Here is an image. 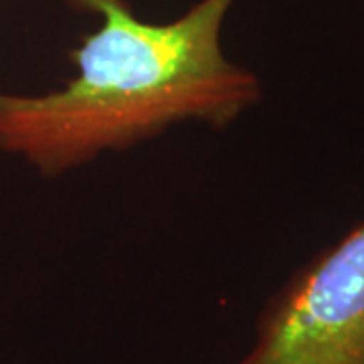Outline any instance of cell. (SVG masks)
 Masks as SVG:
<instances>
[{"instance_id":"6da1fadb","label":"cell","mask_w":364,"mask_h":364,"mask_svg":"<svg viewBox=\"0 0 364 364\" xmlns=\"http://www.w3.org/2000/svg\"><path fill=\"white\" fill-rule=\"evenodd\" d=\"M100 16L59 90L0 91V150L45 176L83 166L188 119L223 128L261 97V83L227 59L221 33L237 0H198L168 23L138 18L126 0H67Z\"/></svg>"},{"instance_id":"7a4b0ae2","label":"cell","mask_w":364,"mask_h":364,"mask_svg":"<svg viewBox=\"0 0 364 364\" xmlns=\"http://www.w3.org/2000/svg\"><path fill=\"white\" fill-rule=\"evenodd\" d=\"M235 364H364V219L277 289Z\"/></svg>"}]
</instances>
